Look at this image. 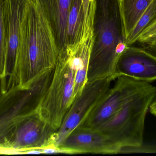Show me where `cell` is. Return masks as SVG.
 Returning a JSON list of instances; mask_svg holds the SVG:
<instances>
[{"instance_id":"7a4b0ae2","label":"cell","mask_w":156,"mask_h":156,"mask_svg":"<svg viewBox=\"0 0 156 156\" xmlns=\"http://www.w3.org/2000/svg\"><path fill=\"white\" fill-rule=\"evenodd\" d=\"M93 27L88 82L107 78L115 80L117 61L128 47L120 0H95Z\"/></svg>"},{"instance_id":"8fae6325","label":"cell","mask_w":156,"mask_h":156,"mask_svg":"<svg viewBox=\"0 0 156 156\" xmlns=\"http://www.w3.org/2000/svg\"><path fill=\"white\" fill-rule=\"evenodd\" d=\"M110 137L97 129L80 126L74 130L57 147L59 154H111Z\"/></svg>"},{"instance_id":"3957f363","label":"cell","mask_w":156,"mask_h":156,"mask_svg":"<svg viewBox=\"0 0 156 156\" xmlns=\"http://www.w3.org/2000/svg\"><path fill=\"white\" fill-rule=\"evenodd\" d=\"M156 97L154 86L129 101L96 129L110 137L112 154L143 146L146 117Z\"/></svg>"},{"instance_id":"5b68a950","label":"cell","mask_w":156,"mask_h":156,"mask_svg":"<svg viewBox=\"0 0 156 156\" xmlns=\"http://www.w3.org/2000/svg\"><path fill=\"white\" fill-rule=\"evenodd\" d=\"M53 71L47 73L28 89L13 87L0 94V150L5 147L16 126L38 111L49 87Z\"/></svg>"},{"instance_id":"ac0fdd59","label":"cell","mask_w":156,"mask_h":156,"mask_svg":"<svg viewBox=\"0 0 156 156\" xmlns=\"http://www.w3.org/2000/svg\"><path fill=\"white\" fill-rule=\"evenodd\" d=\"M156 34V21L144 30L136 39L135 43H138Z\"/></svg>"},{"instance_id":"5bb4252c","label":"cell","mask_w":156,"mask_h":156,"mask_svg":"<svg viewBox=\"0 0 156 156\" xmlns=\"http://www.w3.org/2000/svg\"><path fill=\"white\" fill-rule=\"evenodd\" d=\"M84 18L82 0H73L68 17L66 45L74 44L80 39Z\"/></svg>"},{"instance_id":"30bf717a","label":"cell","mask_w":156,"mask_h":156,"mask_svg":"<svg viewBox=\"0 0 156 156\" xmlns=\"http://www.w3.org/2000/svg\"><path fill=\"white\" fill-rule=\"evenodd\" d=\"M27 2L28 0H5L6 78L12 76L14 69L20 42L21 24Z\"/></svg>"},{"instance_id":"ffe728a7","label":"cell","mask_w":156,"mask_h":156,"mask_svg":"<svg viewBox=\"0 0 156 156\" xmlns=\"http://www.w3.org/2000/svg\"><path fill=\"white\" fill-rule=\"evenodd\" d=\"M149 109H150V112L156 117V100H154L152 103V104L150 105Z\"/></svg>"},{"instance_id":"d6986e66","label":"cell","mask_w":156,"mask_h":156,"mask_svg":"<svg viewBox=\"0 0 156 156\" xmlns=\"http://www.w3.org/2000/svg\"><path fill=\"white\" fill-rule=\"evenodd\" d=\"M83 4V11H84V16L86 17L88 13V9L90 6L91 0H82Z\"/></svg>"},{"instance_id":"2e32d148","label":"cell","mask_w":156,"mask_h":156,"mask_svg":"<svg viewBox=\"0 0 156 156\" xmlns=\"http://www.w3.org/2000/svg\"><path fill=\"white\" fill-rule=\"evenodd\" d=\"M5 0H0V80L7 83L5 78V38L4 20Z\"/></svg>"},{"instance_id":"e0dca14e","label":"cell","mask_w":156,"mask_h":156,"mask_svg":"<svg viewBox=\"0 0 156 156\" xmlns=\"http://www.w3.org/2000/svg\"><path fill=\"white\" fill-rule=\"evenodd\" d=\"M137 44L146 50L156 55V34Z\"/></svg>"},{"instance_id":"6da1fadb","label":"cell","mask_w":156,"mask_h":156,"mask_svg":"<svg viewBox=\"0 0 156 156\" xmlns=\"http://www.w3.org/2000/svg\"><path fill=\"white\" fill-rule=\"evenodd\" d=\"M59 52L39 0H28L21 24L15 66L6 83V91L13 87L32 88L55 68Z\"/></svg>"},{"instance_id":"ba28073f","label":"cell","mask_w":156,"mask_h":156,"mask_svg":"<svg viewBox=\"0 0 156 156\" xmlns=\"http://www.w3.org/2000/svg\"><path fill=\"white\" fill-rule=\"evenodd\" d=\"M55 132L37 111L16 126L5 147L2 149H9L17 154H23L27 150L50 147L52 136Z\"/></svg>"},{"instance_id":"7c38bea8","label":"cell","mask_w":156,"mask_h":156,"mask_svg":"<svg viewBox=\"0 0 156 156\" xmlns=\"http://www.w3.org/2000/svg\"><path fill=\"white\" fill-rule=\"evenodd\" d=\"M73 0H39L59 51L66 45L68 17Z\"/></svg>"},{"instance_id":"9c48e42d","label":"cell","mask_w":156,"mask_h":156,"mask_svg":"<svg viewBox=\"0 0 156 156\" xmlns=\"http://www.w3.org/2000/svg\"><path fill=\"white\" fill-rule=\"evenodd\" d=\"M126 76L150 82L156 80V55L142 48L130 46L117 61L115 78Z\"/></svg>"},{"instance_id":"52a82bcc","label":"cell","mask_w":156,"mask_h":156,"mask_svg":"<svg viewBox=\"0 0 156 156\" xmlns=\"http://www.w3.org/2000/svg\"><path fill=\"white\" fill-rule=\"evenodd\" d=\"M113 81L107 78L86 83L81 93L69 107L61 126L53 134L51 147L57 148L74 130L82 124L110 89Z\"/></svg>"},{"instance_id":"9a60e30c","label":"cell","mask_w":156,"mask_h":156,"mask_svg":"<svg viewBox=\"0 0 156 156\" xmlns=\"http://www.w3.org/2000/svg\"><path fill=\"white\" fill-rule=\"evenodd\" d=\"M156 21V0H153L126 40L128 46L135 44L141 34Z\"/></svg>"},{"instance_id":"8992f818","label":"cell","mask_w":156,"mask_h":156,"mask_svg":"<svg viewBox=\"0 0 156 156\" xmlns=\"http://www.w3.org/2000/svg\"><path fill=\"white\" fill-rule=\"evenodd\" d=\"M115 80L113 86L110 87L80 126L97 129L129 101L154 87L149 82L126 76H119Z\"/></svg>"},{"instance_id":"4fadbf2b","label":"cell","mask_w":156,"mask_h":156,"mask_svg":"<svg viewBox=\"0 0 156 156\" xmlns=\"http://www.w3.org/2000/svg\"><path fill=\"white\" fill-rule=\"evenodd\" d=\"M153 0H120L126 40Z\"/></svg>"},{"instance_id":"277c9868","label":"cell","mask_w":156,"mask_h":156,"mask_svg":"<svg viewBox=\"0 0 156 156\" xmlns=\"http://www.w3.org/2000/svg\"><path fill=\"white\" fill-rule=\"evenodd\" d=\"M77 61L73 45L59 51L49 87L38 111L55 131L59 129L64 117L74 101Z\"/></svg>"}]
</instances>
